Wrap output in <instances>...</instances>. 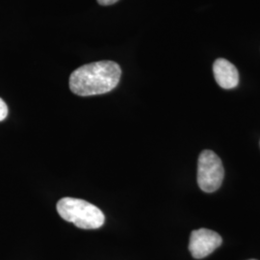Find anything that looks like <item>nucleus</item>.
Returning <instances> with one entry per match:
<instances>
[{
  "mask_svg": "<svg viewBox=\"0 0 260 260\" xmlns=\"http://www.w3.org/2000/svg\"><path fill=\"white\" fill-rule=\"evenodd\" d=\"M250 260H255V259H250Z\"/></svg>",
  "mask_w": 260,
  "mask_h": 260,
  "instance_id": "nucleus-8",
  "label": "nucleus"
},
{
  "mask_svg": "<svg viewBox=\"0 0 260 260\" xmlns=\"http://www.w3.org/2000/svg\"><path fill=\"white\" fill-rule=\"evenodd\" d=\"M121 67L113 61H100L76 69L70 77V88L80 96L109 93L121 79Z\"/></svg>",
  "mask_w": 260,
  "mask_h": 260,
  "instance_id": "nucleus-1",
  "label": "nucleus"
},
{
  "mask_svg": "<svg viewBox=\"0 0 260 260\" xmlns=\"http://www.w3.org/2000/svg\"><path fill=\"white\" fill-rule=\"evenodd\" d=\"M213 74L216 82L225 90L233 89L239 83V74L236 67L223 58L215 61Z\"/></svg>",
  "mask_w": 260,
  "mask_h": 260,
  "instance_id": "nucleus-5",
  "label": "nucleus"
},
{
  "mask_svg": "<svg viewBox=\"0 0 260 260\" xmlns=\"http://www.w3.org/2000/svg\"><path fill=\"white\" fill-rule=\"evenodd\" d=\"M119 0H98L99 4L103 5V6H109V5H112V4H115Z\"/></svg>",
  "mask_w": 260,
  "mask_h": 260,
  "instance_id": "nucleus-7",
  "label": "nucleus"
},
{
  "mask_svg": "<svg viewBox=\"0 0 260 260\" xmlns=\"http://www.w3.org/2000/svg\"><path fill=\"white\" fill-rule=\"evenodd\" d=\"M224 171L220 157L212 150H204L198 160V184L205 193H213L222 185Z\"/></svg>",
  "mask_w": 260,
  "mask_h": 260,
  "instance_id": "nucleus-3",
  "label": "nucleus"
},
{
  "mask_svg": "<svg viewBox=\"0 0 260 260\" xmlns=\"http://www.w3.org/2000/svg\"><path fill=\"white\" fill-rule=\"evenodd\" d=\"M8 115L7 104L4 103L2 99H0V121H4Z\"/></svg>",
  "mask_w": 260,
  "mask_h": 260,
  "instance_id": "nucleus-6",
  "label": "nucleus"
},
{
  "mask_svg": "<svg viewBox=\"0 0 260 260\" xmlns=\"http://www.w3.org/2000/svg\"><path fill=\"white\" fill-rule=\"evenodd\" d=\"M57 212L67 222L82 230H96L103 226L105 217L103 211L86 201L63 198L57 203Z\"/></svg>",
  "mask_w": 260,
  "mask_h": 260,
  "instance_id": "nucleus-2",
  "label": "nucleus"
},
{
  "mask_svg": "<svg viewBox=\"0 0 260 260\" xmlns=\"http://www.w3.org/2000/svg\"><path fill=\"white\" fill-rule=\"evenodd\" d=\"M223 243L222 237L213 231L200 229L191 233L189 251L196 259H202L212 253Z\"/></svg>",
  "mask_w": 260,
  "mask_h": 260,
  "instance_id": "nucleus-4",
  "label": "nucleus"
}]
</instances>
